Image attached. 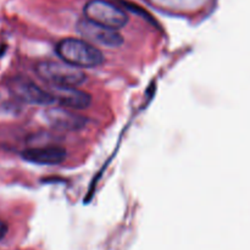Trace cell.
I'll return each instance as SVG.
<instances>
[{
  "label": "cell",
  "mask_w": 250,
  "mask_h": 250,
  "mask_svg": "<svg viewBox=\"0 0 250 250\" xmlns=\"http://www.w3.org/2000/svg\"><path fill=\"white\" fill-rule=\"evenodd\" d=\"M50 93L55 103L66 109L84 110L92 104L89 93L83 92L77 87H54L50 85Z\"/></svg>",
  "instance_id": "obj_7"
},
{
  "label": "cell",
  "mask_w": 250,
  "mask_h": 250,
  "mask_svg": "<svg viewBox=\"0 0 250 250\" xmlns=\"http://www.w3.org/2000/svg\"><path fill=\"white\" fill-rule=\"evenodd\" d=\"M6 233H7V225L5 224L4 221L0 220V241L6 236Z\"/></svg>",
  "instance_id": "obj_9"
},
{
  "label": "cell",
  "mask_w": 250,
  "mask_h": 250,
  "mask_svg": "<svg viewBox=\"0 0 250 250\" xmlns=\"http://www.w3.org/2000/svg\"><path fill=\"white\" fill-rule=\"evenodd\" d=\"M2 51H4V48H1V46H0V55L2 54Z\"/></svg>",
  "instance_id": "obj_10"
},
{
  "label": "cell",
  "mask_w": 250,
  "mask_h": 250,
  "mask_svg": "<svg viewBox=\"0 0 250 250\" xmlns=\"http://www.w3.org/2000/svg\"><path fill=\"white\" fill-rule=\"evenodd\" d=\"M44 120L59 131H78L85 126L87 120L66 107H49L44 111Z\"/></svg>",
  "instance_id": "obj_6"
},
{
  "label": "cell",
  "mask_w": 250,
  "mask_h": 250,
  "mask_svg": "<svg viewBox=\"0 0 250 250\" xmlns=\"http://www.w3.org/2000/svg\"><path fill=\"white\" fill-rule=\"evenodd\" d=\"M21 156L23 160L37 165H59L66 159L67 151L59 146H34L22 151Z\"/></svg>",
  "instance_id": "obj_8"
},
{
  "label": "cell",
  "mask_w": 250,
  "mask_h": 250,
  "mask_svg": "<svg viewBox=\"0 0 250 250\" xmlns=\"http://www.w3.org/2000/svg\"><path fill=\"white\" fill-rule=\"evenodd\" d=\"M12 94L23 103L32 105H41V106H49L54 104L53 95L50 92L37 85L33 81L24 77H16L11 80L9 85Z\"/></svg>",
  "instance_id": "obj_5"
},
{
  "label": "cell",
  "mask_w": 250,
  "mask_h": 250,
  "mask_svg": "<svg viewBox=\"0 0 250 250\" xmlns=\"http://www.w3.org/2000/svg\"><path fill=\"white\" fill-rule=\"evenodd\" d=\"M83 12L89 21L112 29H120L128 23L126 12L106 0H90L84 5Z\"/></svg>",
  "instance_id": "obj_3"
},
{
  "label": "cell",
  "mask_w": 250,
  "mask_h": 250,
  "mask_svg": "<svg viewBox=\"0 0 250 250\" xmlns=\"http://www.w3.org/2000/svg\"><path fill=\"white\" fill-rule=\"evenodd\" d=\"M36 72L54 87H78L87 81V76L81 68L65 61H41L37 63Z\"/></svg>",
  "instance_id": "obj_2"
},
{
  "label": "cell",
  "mask_w": 250,
  "mask_h": 250,
  "mask_svg": "<svg viewBox=\"0 0 250 250\" xmlns=\"http://www.w3.org/2000/svg\"><path fill=\"white\" fill-rule=\"evenodd\" d=\"M77 31L87 42L95 46H105V48H120L124 44V38L117 32V29L102 26L88 19H82L77 23Z\"/></svg>",
  "instance_id": "obj_4"
},
{
  "label": "cell",
  "mask_w": 250,
  "mask_h": 250,
  "mask_svg": "<svg viewBox=\"0 0 250 250\" xmlns=\"http://www.w3.org/2000/svg\"><path fill=\"white\" fill-rule=\"evenodd\" d=\"M60 59L78 68H94L104 62V55L98 46L78 38H65L55 48Z\"/></svg>",
  "instance_id": "obj_1"
}]
</instances>
